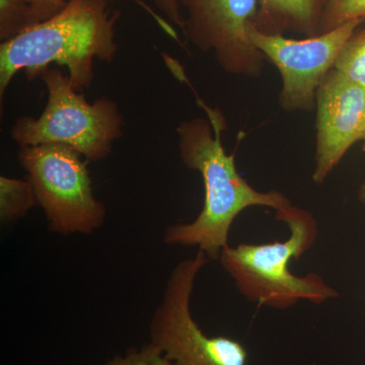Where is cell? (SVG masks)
I'll return each mask as SVG.
<instances>
[{
  "label": "cell",
  "mask_w": 365,
  "mask_h": 365,
  "mask_svg": "<svg viewBox=\"0 0 365 365\" xmlns=\"http://www.w3.org/2000/svg\"><path fill=\"white\" fill-rule=\"evenodd\" d=\"M204 108L207 118L185 120L176 129L182 165L202 177L203 208L193 222L165 228L163 242L197 247L215 261L227 246L230 227L242 211L256 206L277 211L292 202L282 192L258 191L241 176L235 153L228 155L222 143L227 120L220 110Z\"/></svg>",
  "instance_id": "1"
},
{
  "label": "cell",
  "mask_w": 365,
  "mask_h": 365,
  "mask_svg": "<svg viewBox=\"0 0 365 365\" xmlns=\"http://www.w3.org/2000/svg\"><path fill=\"white\" fill-rule=\"evenodd\" d=\"M110 0H68L66 7L0 45V98L18 72L29 81L41 78L50 64L66 66L76 91L90 88L96 58L112 63L118 50L115 26L119 11Z\"/></svg>",
  "instance_id": "2"
},
{
  "label": "cell",
  "mask_w": 365,
  "mask_h": 365,
  "mask_svg": "<svg viewBox=\"0 0 365 365\" xmlns=\"http://www.w3.org/2000/svg\"><path fill=\"white\" fill-rule=\"evenodd\" d=\"M275 216L289 230L287 241L227 245L220 254V265L240 294L250 302L274 309H290L299 302L321 304L339 297L317 273L297 276L290 272V262L299 260L318 239L313 213L290 203L275 211Z\"/></svg>",
  "instance_id": "3"
},
{
  "label": "cell",
  "mask_w": 365,
  "mask_h": 365,
  "mask_svg": "<svg viewBox=\"0 0 365 365\" xmlns=\"http://www.w3.org/2000/svg\"><path fill=\"white\" fill-rule=\"evenodd\" d=\"M48 91L39 117H21L11 129V139L21 148L61 144L78 151L88 162L109 157L113 144L123 135L124 119L119 106L109 98L91 104L58 68L41 76Z\"/></svg>",
  "instance_id": "4"
},
{
  "label": "cell",
  "mask_w": 365,
  "mask_h": 365,
  "mask_svg": "<svg viewBox=\"0 0 365 365\" xmlns=\"http://www.w3.org/2000/svg\"><path fill=\"white\" fill-rule=\"evenodd\" d=\"M18 157L51 232L88 235L104 225L107 210L93 193L81 153L61 144H41L21 148Z\"/></svg>",
  "instance_id": "5"
},
{
  "label": "cell",
  "mask_w": 365,
  "mask_h": 365,
  "mask_svg": "<svg viewBox=\"0 0 365 365\" xmlns=\"http://www.w3.org/2000/svg\"><path fill=\"white\" fill-rule=\"evenodd\" d=\"M210 262L204 252L173 268L150 323V342L174 365H246L248 351L239 341L201 330L191 313L198 274Z\"/></svg>",
  "instance_id": "6"
},
{
  "label": "cell",
  "mask_w": 365,
  "mask_h": 365,
  "mask_svg": "<svg viewBox=\"0 0 365 365\" xmlns=\"http://www.w3.org/2000/svg\"><path fill=\"white\" fill-rule=\"evenodd\" d=\"M350 21L328 33L302 40L279 34H265L252 24L249 37L279 71L281 88L278 104L287 113H311L316 109L319 86L335 68L346 42L362 23Z\"/></svg>",
  "instance_id": "7"
},
{
  "label": "cell",
  "mask_w": 365,
  "mask_h": 365,
  "mask_svg": "<svg viewBox=\"0 0 365 365\" xmlns=\"http://www.w3.org/2000/svg\"><path fill=\"white\" fill-rule=\"evenodd\" d=\"M187 40L204 53H212L223 71L259 78L265 57L249 37L258 13V0H179Z\"/></svg>",
  "instance_id": "8"
},
{
  "label": "cell",
  "mask_w": 365,
  "mask_h": 365,
  "mask_svg": "<svg viewBox=\"0 0 365 365\" xmlns=\"http://www.w3.org/2000/svg\"><path fill=\"white\" fill-rule=\"evenodd\" d=\"M314 182L324 184L348 150L361 141L365 90L335 68L319 86L316 101Z\"/></svg>",
  "instance_id": "9"
},
{
  "label": "cell",
  "mask_w": 365,
  "mask_h": 365,
  "mask_svg": "<svg viewBox=\"0 0 365 365\" xmlns=\"http://www.w3.org/2000/svg\"><path fill=\"white\" fill-rule=\"evenodd\" d=\"M325 0H258L253 26L265 34L292 32L304 38L319 35Z\"/></svg>",
  "instance_id": "10"
},
{
  "label": "cell",
  "mask_w": 365,
  "mask_h": 365,
  "mask_svg": "<svg viewBox=\"0 0 365 365\" xmlns=\"http://www.w3.org/2000/svg\"><path fill=\"white\" fill-rule=\"evenodd\" d=\"M38 205L37 197L28 180L0 177V220L4 225L19 222Z\"/></svg>",
  "instance_id": "11"
},
{
  "label": "cell",
  "mask_w": 365,
  "mask_h": 365,
  "mask_svg": "<svg viewBox=\"0 0 365 365\" xmlns=\"http://www.w3.org/2000/svg\"><path fill=\"white\" fill-rule=\"evenodd\" d=\"M335 69L365 90V28L355 31L346 42Z\"/></svg>",
  "instance_id": "12"
},
{
  "label": "cell",
  "mask_w": 365,
  "mask_h": 365,
  "mask_svg": "<svg viewBox=\"0 0 365 365\" xmlns=\"http://www.w3.org/2000/svg\"><path fill=\"white\" fill-rule=\"evenodd\" d=\"M35 26L32 11L25 0H0V40L13 39Z\"/></svg>",
  "instance_id": "13"
},
{
  "label": "cell",
  "mask_w": 365,
  "mask_h": 365,
  "mask_svg": "<svg viewBox=\"0 0 365 365\" xmlns=\"http://www.w3.org/2000/svg\"><path fill=\"white\" fill-rule=\"evenodd\" d=\"M355 20H365V0H325L319 34Z\"/></svg>",
  "instance_id": "14"
},
{
  "label": "cell",
  "mask_w": 365,
  "mask_h": 365,
  "mask_svg": "<svg viewBox=\"0 0 365 365\" xmlns=\"http://www.w3.org/2000/svg\"><path fill=\"white\" fill-rule=\"evenodd\" d=\"M26 4L31 7L32 11V16L34 24L38 25V24L42 23L48 19L52 18L55 14L60 13L62 9L66 7L68 0H25ZM132 1L136 2V4H140L144 7V9L151 14V16L158 21L160 25L167 31L173 37H176V32H175L173 26L168 23L167 21L163 20L162 16H158L153 9H150L143 0H132Z\"/></svg>",
  "instance_id": "15"
},
{
  "label": "cell",
  "mask_w": 365,
  "mask_h": 365,
  "mask_svg": "<svg viewBox=\"0 0 365 365\" xmlns=\"http://www.w3.org/2000/svg\"><path fill=\"white\" fill-rule=\"evenodd\" d=\"M105 365H174L150 342L113 357Z\"/></svg>",
  "instance_id": "16"
},
{
  "label": "cell",
  "mask_w": 365,
  "mask_h": 365,
  "mask_svg": "<svg viewBox=\"0 0 365 365\" xmlns=\"http://www.w3.org/2000/svg\"><path fill=\"white\" fill-rule=\"evenodd\" d=\"M165 16L170 25L179 28L184 32L185 19L179 0H151Z\"/></svg>",
  "instance_id": "17"
},
{
  "label": "cell",
  "mask_w": 365,
  "mask_h": 365,
  "mask_svg": "<svg viewBox=\"0 0 365 365\" xmlns=\"http://www.w3.org/2000/svg\"><path fill=\"white\" fill-rule=\"evenodd\" d=\"M359 202L361 203V205L364 206L365 209V180L361 185H360L359 190Z\"/></svg>",
  "instance_id": "18"
},
{
  "label": "cell",
  "mask_w": 365,
  "mask_h": 365,
  "mask_svg": "<svg viewBox=\"0 0 365 365\" xmlns=\"http://www.w3.org/2000/svg\"><path fill=\"white\" fill-rule=\"evenodd\" d=\"M361 141H362V143H364V150H365V127H364V134H362Z\"/></svg>",
  "instance_id": "19"
}]
</instances>
